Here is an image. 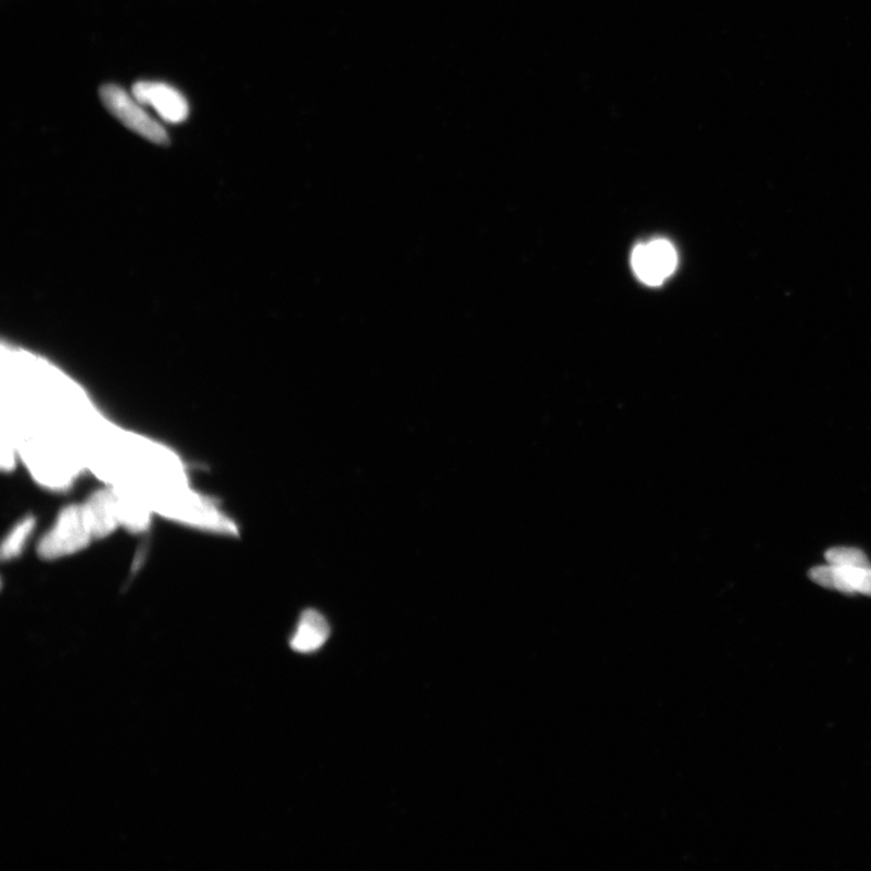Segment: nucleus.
Segmentation results:
<instances>
[{
    "instance_id": "f257e3e1",
    "label": "nucleus",
    "mask_w": 871,
    "mask_h": 871,
    "mask_svg": "<svg viewBox=\"0 0 871 871\" xmlns=\"http://www.w3.org/2000/svg\"><path fill=\"white\" fill-rule=\"evenodd\" d=\"M138 499L155 513L174 522L222 534H237L234 522L206 498L189 489L188 485L151 491Z\"/></svg>"
},
{
    "instance_id": "f03ea898",
    "label": "nucleus",
    "mask_w": 871,
    "mask_h": 871,
    "mask_svg": "<svg viewBox=\"0 0 871 871\" xmlns=\"http://www.w3.org/2000/svg\"><path fill=\"white\" fill-rule=\"evenodd\" d=\"M93 540L84 504H71L59 513L53 527L41 539L38 554L46 561L65 559L86 549Z\"/></svg>"
},
{
    "instance_id": "7ed1b4c3",
    "label": "nucleus",
    "mask_w": 871,
    "mask_h": 871,
    "mask_svg": "<svg viewBox=\"0 0 871 871\" xmlns=\"http://www.w3.org/2000/svg\"><path fill=\"white\" fill-rule=\"evenodd\" d=\"M99 97L110 115L120 120L126 128L142 136L146 140L167 145L169 136L162 126L151 118L145 110L144 105L126 93L123 87L115 84H107L100 87Z\"/></svg>"
},
{
    "instance_id": "20e7f679",
    "label": "nucleus",
    "mask_w": 871,
    "mask_h": 871,
    "mask_svg": "<svg viewBox=\"0 0 871 871\" xmlns=\"http://www.w3.org/2000/svg\"><path fill=\"white\" fill-rule=\"evenodd\" d=\"M678 264L676 248L667 240L638 245L633 254V268L638 279L649 286H659L671 276Z\"/></svg>"
},
{
    "instance_id": "39448f33",
    "label": "nucleus",
    "mask_w": 871,
    "mask_h": 871,
    "mask_svg": "<svg viewBox=\"0 0 871 871\" xmlns=\"http://www.w3.org/2000/svg\"><path fill=\"white\" fill-rule=\"evenodd\" d=\"M132 96L144 106L153 107L160 118L170 124H181L189 115L185 97L174 87L158 82H138Z\"/></svg>"
},
{
    "instance_id": "423d86ee",
    "label": "nucleus",
    "mask_w": 871,
    "mask_h": 871,
    "mask_svg": "<svg viewBox=\"0 0 871 871\" xmlns=\"http://www.w3.org/2000/svg\"><path fill=\"white\" fill-rule=\"evenodd\" d=\"M809 575L819 586L848 593V595L861 593V595L871 597V566L820 565L814 567Z\"/></svg>"
},
{
    "instance_id": "0eeeda50",
    "label": "nucleus",
    "mask_w": 871,
    "mask_h": 871,
    "mask_svg": "<svg viewBox=\"0 0 871 871\" xmlns=\"http://www.w3.org/2000/svg\"><path fill=\"white\" fill-rule=\"evenodd\" d=\"M331 627L326 617L314 609L302 612L289 646L300 654L318 651L330 638Z\"/></svg>"
},
{
    "instance_id": "6e6552de",
    "label": "nucleus",
    "mask_w": 871,
    "mask_h": 871,
    "mask_svg": "<svg viewBox=\"0 0 871 871\" xmlns=\"http://www.w3.org/2000/svg\"><path fill=\"white\" fill-rule=\"evenodd\" d=\"M83 504L95 540L104 539L115 533L117 528L120 527L116 511L115 490L113 488L96 491Z\"/></svg>"
},
{
    "instance_id": "1a4fd4ad",
    "label": "nucleus",
    "mask_w": 871,
    "mask_h": 871,
    "mask_svg": "<svg viewBox=\"0 0 871 871\" xmlns=\"http://www.w3.org/2000/svg\"><path fill=\"white\" fill-rule=\"evenodd\" d=\"M115 490L116 511L120 527L130 532L141 533L150 525L151 511L147 503L129 491L111 487Z\"/></svg>"
},
{
    "instance_id": "9d476101",
    "label": "nucleus",
    "mask_w": 871,
    "mask_h": 871,
    "mask_svg": "<svg viewBox=\"0 0 871 871\" xmlns=\"http://www.w3.org/2000/svg\"><path fill=\"white\" fill-rule=\"evenodd\" d=\"M35 528L34 517L29 516L23 519L8 534L2 546V559L9 561L18 557L23 548L26 546L30 537Z\"/></svg>"
},
{
    "instance_id": "9b49d317",
    "label": "nucleus",
    "mask_w": 871,
    "mask_h": 871,
    "mask_svg": "<svg viewBox=\"0 0 871 871\" xmlns=\"http://www.w3.org/2000/svg\"><path fill=\"white\" fill-rule=\"evenodd\" d=\"M826 560L831 565L870 567L867 555L853 548H835L826 552Z\"/></svg>"
}]
</instances>
